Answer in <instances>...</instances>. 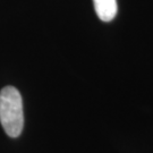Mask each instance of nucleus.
<instances>
[{
	"mask_svg": "<svg viewBox=\"0 0 153 153\" xmlns=\"http://www.w3.org/2000/svg\"><path fill=\"white\" fill-rule=\"evenodd\" d=\"M98 17L103 22L112 21L117 15V0H93Z\"/></svg>",
	"mask_w": 153,
	"mask_h": 153,
	"instance_id": "f03ea898",
	"label": "nucleus"
},
{
	"mask_svg": "<svg viewBox=\"0 0 153 153\" xmlns=\"http://www.w3.org/2000/svg\"><path fill=\"white\" fill-rule=\"evenodd\" d=\"M0 123L6 134L18 137L24 126V112L21 93L14 86H6L0 91Z\"/></svg>",
	"mask_w": 153,
	"mask_h": 153,
	"instance_id": "f257e3e1",
	"label": "nucleus"
}]
</instances>
